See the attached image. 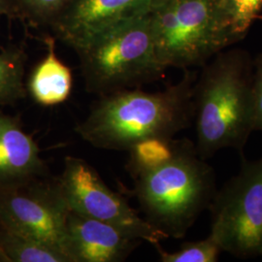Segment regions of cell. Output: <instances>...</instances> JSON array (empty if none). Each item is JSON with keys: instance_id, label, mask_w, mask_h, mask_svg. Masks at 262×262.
Instances as JSON below:
<instances>
[{"instance_id": "1", "label": "cell", "mask_w": 262, "mask_h": 262, "mask_svg": "<svg viewBox=\"0 0 262 262\" xmlns=\"http://www.w3.org/2000/svg\"><path fill=\"white\" fill-rule=\"evenodd\" d=\"M196 74L186 72L178 84L148 93L138 89L100 96L76 127L95 148L128 150L149 138H174L193 122V86Z\"/></svg>"}, {"instance_id": "2", "label": "cell", "mask_w": 262, "mask_h": 262, "mask_svg": "<svg viewBox=\"0 0 262 262\" xmlns=\"http://www.w3.org/2000/svg\"><path fill=\"white\" fill-rule=\"evenodd\" d=\"M202 68L192 97L197 152L204 159L224 149L242 156L253 131V59L234 49L219 53Z\"/></svg>"}, {"instance_id": "3", "label": "cell", "mask_w": 262, "mask_h": 262, "mask_svg": "<svg viewBox=\"0 0 262 262\" xmlns=\"http://www.w3.org/2000/svg\"><path fill=\"white\" fill-rule=\"evenodd\" d=\"M133 195L145 220L167 238H184L209 210L216 188L215 170L188 139L177 140L167 162L132 176Z\"/></svg>"}, {"instance_id": "4", "label": "cell", "mask_w": 262, "mask_h": 262, "mask_svg": "<svg viewBox=\"0 0 262 262\" xmlns=\"http://www.w3.org/2000/svg\"><path fill=\"white\" fill-rule=\"evenodd\" d=\"M88 92L104 96L162 78L150 16L127 19L93 38L76 52Z\"/></svg>"}, {"instance_id": "5", "label": "cell", "mask_w": 262, "mask_h": 262, "mask_svg": "<svg viewBox=\"0 0 262 262\" xmlns=\"http://www.w3.org/2000/svg\"><path fill=\"white\" fill-rule=\"evenodd\" d=\"M216 0H156L149 13L157 56L165 69L202 67L225 51L215 24Z\"/></svg>"}, {"instance_id": "6", "label": "cell", "mask_w": 262, "mask_h": 262, "mask_svg": "<svg viewBox=\"0 0 262 262\" xmlns=\"http://www.w3.org/2000/svg\"><path fill=\"white\" fill-rule=\"evenodd\" d=\"M242 157L239 172L215 192L209 207L211 232L223 252L262 256V157Z\"/></svg>"}, {"instance_id": "7", "label": "cell", "mask_w": 262, "mask_h": 262, "mask_svg": "<svg viewBox=\"0 0 262 262\" xmlns=\"http://www.w3.org/2000/svg\"><path fill=\"white\" fill-rule=\"evenodd\" d=\"M68 213L57 179L46 175L0 185V225L53 247L67 258Z\"/></svg>"}, {"instance_id": "8", "label": "cell", "mask_w": 262, "mask_h": 262, "mask_svg": "<svg viewBox=\"0 0 262 262\" xmlns=\"http://www.w3.org/2000/svg\"><path fill=\"white\" fill-rule=\"evenodd\" d=\"M57 182L70 211L114 225L151 245L167 239L113 191L84 159L66 157Z\"/></svg>"}, {"instance_id": "9", "label": "cell", "mask_w": 262, "mask_h": 262, "mask_svg": "<svg viewBox=\"0 0 262 262\" xmlns=\"http://www.w3.org/2000/svg\"><path fill=\"white\" fill-rule=\"evenodd\" d=\"M156 0H72L52 27L75 52L122 21L148 15Z\"/></svg>"}, {"instance_id": "10", "label": "cell", "mask_w": 262, "mask_h": 262, "mask_svg": "<svg viewBox=\"0 0 262 262\" xmlns=\"http://www.w3.org/2000/svg\"><path fill=\"white\" fill-rule=\"evenodd\" d=\"M143 242L112 225L69 210L66 254L70 262H121Z\"/></svg>"}, {"instance_id": "11", "label": "cell", "mask_w": 262, "mask_h": 262, "mask_svg": "<svg viewBox=\"0 0 262 262\" xmlns=\"http://www.w3.org/2000/svg\"><path fill=\"white\" fill-rule=\"evenodd\" d=\"M46 175L47 165L36 141L18 119L0 113V185Z\"/></svg>"}, {"instance_id": "12", "label": "cell", "mask_w": 262, "mask_h": 262, "mask_svg": "<svg viewBox=\"0 0 262 262\" xmlns=\"http://www.w3.org/2000/svg\"><path fill=\"white\" fill-rule=\"evenodd\" d=\"M47 54L28 78V94L36 103L52 107L66 102L72 91V71L56 56V39L45 38Z\"/></svg>"}, {"instance_id": "13", "label": "cell", "mask_w": 262, "mask_h": 262, "mask_svg": "<svg viewBox=\"0 0 262 262\" xmlns=\"http://www.w3.org/2000/svg\"><path fill=\"white\" fill-rule=\"evenodd\" d=\"M262 11V0H216L215 24L224 49L246 37Z\"/></svg>"}, {"instance_id": "14", "label": "cell", "mask_w": 262, "mask_h": 262, "mask_svg": "<svg viewBox=\"0 0 262 262\" xmlns=\"http://www.w3.org/2000/svg\"><path fill=\"white\" fill-rule=\"evenodd\" d=\"M0 255L4 262H69L55 248L1 225Z\"/></svg>"}, {"instance_id": "15", "label": "cell", "mask_w": 262, "mask_h": 262, "mask_svg": "<svg viewBox=\"0 0 262 262\" xmlns=\"http://www.w3.org/2000/svg\"><path fill=\"white\" fill-rule=\"evenodd\" d=\"M27 58L20 48H9L0 53V105L15 103L25 97Z\"/></svg>"}, {"instance_id": "16", "label": "cell", "mask_w": 262, "mask_h": 262, "mask_svg": "<svg viewBox=\"0 0 262 262\" xmlns=\"http://www.w3.org/2000/svg\"><path fill=\"white\" fill-rule=\"evenodd\" d=\"M176 146L174 138H149L136 143L128 150L129 174L134 176L164 164L173 157Z\"/></svg>"}, {"instance_id": "17", "label": "cell", "mask_w": 262, "mask_h": 262, "mask_svg": "<svg viewBox=\"0 0 262 262\" xmlns=\"http://www.w3.org/2000/svg\"><path fill=\"white\" fill-rule=\"evenodd\" d=\"M154 246L162 262H216L223 252L214 237L210 234L203 240L186 242L172 253L162 249L160 244Z\"/></svg>"}, {"instance_id": "18", "label": "cell", "mask_w": 262, "mask_h": 262, "mask_svg": "<svg viewBox=\"0 0 262 262\" xmlns=\"http://www.w3.org/2000/svg\"><path fill=\"white\" fill-rule=\"evenodd\" d=\"M72 0H12L15 14L36 26L53 27Z\"/></svg>"}, {"instance_id": "19", "label": "cell", "mask_w": 262, "mask_h": 262, "mask_svg": "<svg viewBox=\"0 0 262 262\" xmlns=\"http://www.w3.org/2000/svg\"><path fill=\"white\" fill-rule=\"evenodd\" d=\"M253 131H262V54L253 59Z\"/></svg>"}, {"instance_id": "20", "label": "cell", "mask_w": 262, "mask_h": 262, "mask_svg": "<svg viewBox=\"0 0 262 262\" xmlns=\"http://www.w3.org/2000/svg\"><path fill=\"white\" fill-rule=\"evenodd\" d=\"M16 15L12 0H0V19L3 16Z\"/></svg>"}, {"instance_id": "21", "label": "cell", "mask_w": 262, "mask_h": 262, "mask_svg": "<svg viewBox=\"0 0 262 262\" xmlns=\"http://www.w3.org/2000/svg\"><path fill=\"white\" fill-rule=\"evenodd\" d=\"M0 261H2V258H1V255H0Z\"/></svg>"}, {"instance_id": "22", "label": "cell", "mask_w": 262, "mask_h": 262, "mask_svg": "<svg viewBox=\"0 0 262 262\" xmlns=\"http://www.w3.org/2000/svg\"><path fill=\"white\" fill-rule=\"evenodd\" d=\"M260 18H262V16H259V17H258V19H260Z\"/></svg>"}]
</instances>
